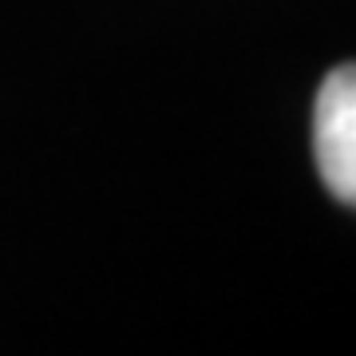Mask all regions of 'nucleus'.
Here are the masks:
<instances>
[{
  "label": "nucleus",
  "mask_w": 356,
  "mask_h": 356,
  "mask_svg": "<svg viewBox=\"0 0 356 356\" xmlns=\"http://www.w3.org/2000/svg\"><path fill=\"white\" fill-rule=\"evenodd\" d=\"M313 143L317 166L332 198L344 206L356 202V72L337 67L317 95L313 111Z\"/></svg>",
  "instance_id": "obj_1"
}]
</instances>
